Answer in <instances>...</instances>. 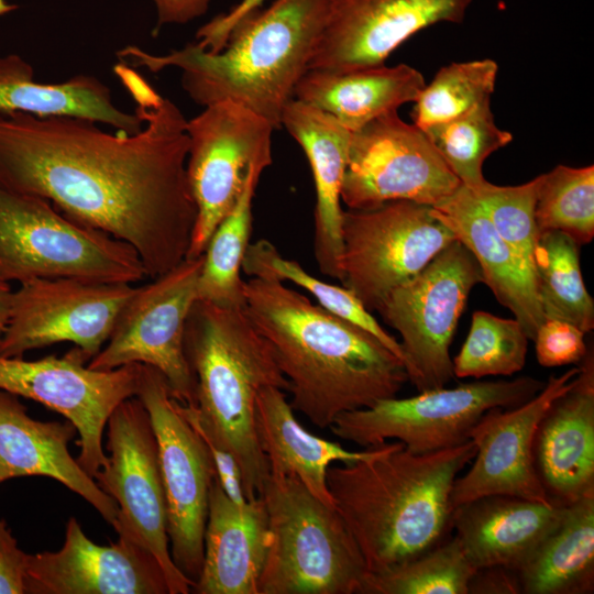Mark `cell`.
<instances>
[{"instance_id": "cell-1", "label": "cell", "mask_w": 594, "mask_h": 594, "mask_svg": "<svg viewBox=\"0 0 594 594\" xmlns=\"http://www.w3.org/2000/svg\"><path fill=\"white\" fill-rule=\"evenodd\" d=\"M113 72L142 129L109 133L79 117L0 112V186L130 244L154 278L186 258L196 222L187 119L134 67L120 62Z\"/></svg>"}, {"instance_id": "cell-2", "label": "cell", "mask_w": 594, "mask_h": 594, "mask_svg": "<svg viewBox=\"0 0 594 594\" xmlns=\"http://www.w3.org/2000/svg\"><path fill=\"white\" fill-rule=\"evenodd\" d=\"M245 308L288 382L290 406L329 428L348 411L397 396L402 360L375 337L271 277L244 280Z\"/></svg>"}, {"instance_id": "cell-3", "label": "cell", "mask_w": 594, "mask_h": 594, "mask_svg": "<svg viewBox=\"0 0 594 594\" xmlns=\"http://www.w3.org/2000/svg\"><path fill=\"white\" fill-rule=\"evenodd\" d=\"M474 455L471 440L425 454L396 441L377 446L366 459L330 465L328 490L369 573L402 564L443 540L451 528L454 481Z\"/></svg>"}, {"instance_id": "cell-4", "label": "cell", "mask_w": 594, "mask_h": 594, "mask_svg": "<svg viewBox=\"0 0 594 594\" xmlns=\"http://www.w3.org/2000/svg\"><path fill=\"white\" fill-rule=\"evenodd\" d=\"M327 9L328 0H276L239 21L217 53L190 43L165 55L133 45L117 55L152 73L178 68L183 89L197 105L232 101L279 129L295 87L308 70Z\"/></svg>"}, {"instance_id": "cell-5", "label": "cell", "mask_w": 594, "mask_h": 594, "mask_svg": "<svg viewBox=\"0 0 594 594\" xmlns=\"http://www.w3.org/2000/svg\"><path fill=\"white\" fill-rule=\"evenodd\" d=\"M184 344L196 382L197 416L232 451L246 498L255 501L271 475L256 431V398L267 387L287 392L288 382L245 306L197 299Z\"/></svg>"}, {"instance_id": "cell-6", "label": "cell", "mask_w": 594, "mask_h": 594, "mask_svg": "<svg viewBox=\"0 0 594 594\" xmlns=\"http://www.w3.org/2000/svg\"><path fill=\"white\" fill-rule=\"evenodd\" d=\"M258 497L270 531L258 594H359L367 569L336 506L293 476L271 474Z\"/></svg>"}, {"instance_id": "cell-7", "label": "cell", "mask_w": 594, "mask_h": 594, "mask_svg": "<svg viewBox=\"0 0 594 594\" xmlns=\"http://www.w3.org/2000/svg\"><path fill=\"white\" fill-rule=\"evenodd\" d=\"M146 276L128 243L84 226L48 200L0 186V278L72 277L132 284Z\"/></svg>"}, {"instance_id": "cell-8", "label": "cell", "mask_w": 594, "mask_h": 594, "mask_svg": "<svg viewBox=\"0 0 594 594\" xmlns=\"http://www.w3.org/2000/svg\"><path fill=\"white\" fill-rule=\"evenodd\" d=\"M544 382L532 376L480 381L381 399L373 406L341 414L332 433L363 448L396 440L416 454L431 453L470 440L472 429L490 409L513 408L536 396Z\"/></svg>"}, {"instance_id": "cell-9", "label": "cell", "mask_w": 594, "mask_h": 594, "mask_svg": "<svg viewBox=\"0 0 594 594\" xmlns=\"http://www.w3.org/2000/svg\"><path fill=\"white\" fill-rule=\"evenodd\" d=\"M482 282L475 257L455 240L377 308L400 336L408 380L418 392L443 387L454 377L450 345L469 295Z\"/></svg>"}, {"instance_id": "cell-10", "label": "cell", "mask_w": 594, "mask_h": 594, "mask_svg": "<svg viewBox=\"0 0 594 594\" xmlns=\"http://www.w3.org/2000/svg\"><path fill=\"white\" fill-rule=\"evenodd\" d=\"M188 185L197 208L186 258L204 254L219 223L231 212L254 170L272 165L273 125L232 101L205 107L186 125Z\"/></svg>"}, {"instance_id": "cell-11", "label": "cell", "mask_w": 594, "mask_h": 594, "mask_svg": "<svg viewBox=\"0 0 594 594\" xmlns=\"http://www.w3.org/2000/svg\"><path fill=\"white\" fill-rule=\"evenodd\" d=\"M341 283L369 311L457 240L431 206L393 200L343 210Z\"/></svg>"}, {"instance_id": "cell-12", "label": "cell", "mask_w": 594, "mask_h": 594, "mask_svg": "<svg viewBox=\"0 0 594 594\" xmlns=\"http://www.w3.org/2000/svg\"><path fill=\"white\" fill-rule=\"evenodd\" d=\"M106 465L94 477L119 508L118 536L147 549L158 561L169 594H188L194 583L172 560L167 509L156 436L138 397L122 402L107 422Z\"/></svg>"}, {"instance_id": "cell-13", "label": "cell", "mask_w": 594, "mask_h": 594, "mask_svg": "<svg viewBox=\"0 0 594 594\" xmlns=\"http://www.w3.org/2000/svg\"><path fill=\"white\" fill-rule=\"evenodd\" d=\"M204 254L184 258L142 287H136L121 311L108 341L87 363L112 370L140 363L165 377L172 396L196 406V382L185 354V328L197 288Z\"/></svg>"}, {"instance_id": "cell-14", "label": "cell", "mask_w": 594, "mask_h": 594, "mask_svg": "<svg viewBox=\"0 0 594 594\" xmlns=\"http://www.w3.org/2000/svg\"><path fill=\"white\" fill-rule=\"evenodd\" d=\"M136 397L150 415L157 440L170 557L195 585L202 566L209 491L217 477L216 469L207 446L178 410L160 371L142 364Z\"/></svg>"}, {"instance_id": "cell-15", "label": "cell", "mask_w": 594, "mask_h": 594, "mask_svg": "<svg viewBox=\"0 0 594 594\" xmlns=\"http://www.w3.org/2000/svg\"><path fill=\"white\" fill-rule=\"evenodd\" d=\"M86 363L76 346L63 356H0V389L41 403L70 421L79 435L77 462L95 477L108 460L102 447L108 419L122 402L136 397L142 364L95 370Z\"/></svg>"}, {"instance_id": "cell-16", "label": "cell", "mask_w": 594, "mask_h": 594, "mask_svg": "<svg viewBox=\"0 0 594 594\" xmlns=\"http://www.w3.org/2000/svg\"><path fill=\"white\" fill-rule=\"evenodd\" d=\"M461 185L427 135L397 111L352 132L341 187L349 209L365 210L393 200L436 206Z\"/></svg>"}, {"instance_id": "cell-17", "label": "cell", "mask_w": 594, "mask_h": 594, "mask_svg": "<svg viewBox=\"0 0 594 594\" xmlns=\"http://www.w3.org/2000/svg\"><path fill=\"white\" fill-rule=\"evenodd\" d=\"M136 287L72 277L35 278L13 290L0 356L69 342L89 362L106 344Z\"/></svg>"}, {"instance_id": "cell-18", "label": "cell", "mask_w": 594, "mask_h": 594, "mask_svg": "<svg viewBox=\"0 0 594 594\" xmlns=\"http://www.w3.org/2000/svg\"><path fill=\"white\" fill-rule=\"evenodd\" d=\"M579 371L576 365L559 376L552 375L528 402L513 408H492L481 417L470 435L475 447L473 464L457 477L451 491L452 512L487 495L551 503L536 473L534 438L546 410L571 386Z\"/></svg>"}, {"instance_id": "cell-19", "label": "cell", "mask_w": 594, "mask_h": 594, "mask_svg": "<svg viewBox=\"0 0 594 594\" xmlns=\"http://www.w3.org/2000/svg\"><path fill=\"white\" fill-rule=\"evenodd\" d=\"M473 0H328L308 69L331 73L382 66L402 43L439 23H461Z\"/></svg>"}, {"instance_id": "cell-20", "label": "cell", "mask_w": 594, "mask_h": 594, "mask_svg": "<svg viewBox=\"0 0 594 594\" xmlns=\"http://www.w3.org/2000/svg\"><path fill=\"white\" fill-rule=\"evenodd\" d=\"M25 594H169L162 566L128 537L100 546L75 517L57 551L29 553Z\"/></svg>"}, {"instance_id": "cell-21", "label": "cell", "mask_w": 594, "mask_h": 594, "mask_svg": "<svg viewBox=\"0 0 594 594\" xmlns=\"http://www.w3.org/2000/svg\"><path fill=\"white\" fill-rule=\"evenodd\" d=\"M571 386L540 419L532 446L537 476L551 503L594 495V358L587 351Z\"/></svg>"}, {"instance_id": "cell-22", "label": "cell", "mask_w": 594, "mask_h": 594, "mask_svg": "<svg viewBox=\"0 0 594 594\" xmlns=\"http://www.w3.org/2000/svg\"><path fill=\"white\" fill-rule=\"evenodd\" d=\"M76 433L68 420L32 418L19 396L0 389V484L24 476L51 477L82 497L116 530L117 503L68 450Z\"/></svg>"}, {"instance_id": "cell-23", "label": "cell", "mask_w": 594, "mask_h": 594, "mask_svg": "<svg viewBox=\"0 0 594 594\" xmlns=\"http://www.w3.org/2000/svg\"><path fill=\"white\" fill-rule=\"evenodd\" d=\"M268 541L262 498L237 505L216 477L209 491L202 566L191 592L258 594Z\"/></svg>"}, {"instance_id": "cell-24", "label": "cell", "mask_w": 594, "mask_h": 594, "mask_svg": "<svg viewBox=\"0 0 594 594\" xmlns=\"http://www.w3.org/2000/svg\"><path fill=\"white\" fill-rule=\"evenodd\" d=\"M564 509L554 503L487 495L457 506L451 528L476 569L517 571L558 525Z\"/></svg>"}, {"instance_id": "cell-25", "label": "cell", "mask_w": 594, "mask_h": 594, "mask_svg": "<svg viewBox=\"0 0 594 594\" xmlns=\"http://www.w3.org/2000/svg\"><path fill=\"white\" fill-rule=\"evenodd\" d=\"M282 127L302 147L316 188L314 255L320 272L341 280V187L352 132L333 117L293 99L282 116Z\"/></svg>"}, {"instance_id": "cell-26", "label": "cell", "mask_w": 594, "mask_h": 594, "mask_svg": "<svg viewBox=\"0 0 594 594\" xmlns=\"http://www.w3.org/2000/svg\"><path fill=\"white\" fill-rule=\"evenodd\" d=\"M432 208L457 240L475 257L482 273V283L513 312L532 341L544 316L529 266L497 233L466 186L461 184L450 197Z\"/></svg>"}, {"instance_id": "cell-27", "label": "cell", "mask_w": 594, "mask_h": 594, "mask_svg": "<svg viewBox=\"0 0 594 594\" xmlns=\"http://www.w3.org/2000/svg\"><path fill=\"white\" fill-rule=\"evenodd\" d=\"M425 85L424 76L406 64L349 73L308 69L295 87L294 99L355 132L375 118L415 101Z\"/></svg>"}, {"instance_id": "cell-28", "label": "cell", "mask_w": 594, "mask_h": 594, "mask_svg": "<svg viewBox=\"0 0 594 594\" xmlns=\"http://www.w3.org/2000/svg\"><path fill=\"white\" fill-rule=\"evenodd\" d=\"M255 422L270 473L298 479L315 496L332 506L327 485L330 465L366 459L377 449L350 451L338 442L310 433L296 419L285 392L277 387L264 388L258 394Z\"/></svg>"}, {"instance_id": "cell-29", "label": "cell", "mask_w": 594, "mask_h": 594, "mask_svg": "<svg viewBox=\"0 0 594 594\" xmlns=\"http://www.w3.org/2000/svg\"><path fill=\"white\" fill-rule=\"evenodd\" d=\"M0 112L72 116L103 123L128 134L139 132L142 118L118 108L98 78L77 75L63 82H37L32 66L15 54L0 56Z\"/></svg>"}, {"instance_id": "cell-30", "label": "cell", "mask_w": 594, "mask_h": 594, "mask_svg": "<svg viewBox=\"0 0 594 594\" xmlns=\"http://www.w3.org/2000/svg\"><path fill=\"white\" fill-rule=\"evenodd\" d=\"M524 594L594 590V495L565 506L558 525L516 571Z\"/></svg>"}, {"instance_id": "cell-31", "label": "cell", "mask_w": 594, "mask_h": 594, "mask_svg": "<svg viewBox=\"0 0 594 594\" xmlns=\"http://www.w3.org/2000/svg\"><path fill=\"white\" fill-rule=\"evenodd\" d=\"M579 248L561 231L542 232L535 252L534 276L544 318L568 321L587 333L594 328V301L583 280Z\"/></svg>"}, {"instance_id": "cell-32", "label": "cell", "mask_w": 594, "mask_h": 594, "mask_svg": "<svg viewBox=\"0 0 594 594\" xmlns=\"http://www.w3.org/2000/svg\"><path fill=\"white\" fill-rule=\"evenodd\" d=\"M262 173L253 172L239 201L216 228L206 246L198 278L199 300L223 307L245 306L244 280L240 273L250 244L252 202Z\"/></svg>"}, {"instance_id": "cell-33", "label": "cell", "mask_w": 594, "mask_h": 594, "mask_svg": "<svg viewBox=\"0 0 594 594\" xmlns=\"http://www.w3.org/2000/svg\"><path fill=\"white\" fill-rule=\"evenodd\" d=\"M242 271L249 277L276 278L304 288L324 310L367 331L404 363L399 342L378 323L353 292L312 276L297 261L284 257L270 241L258 240L249 244Z\"/></svg>"}, {"instance_id": "cell-34", "label": "cell", "mask_w": 594, "mask_h": 594, "mask_svg": "<svg viewBox=\"0 0 594 594\" xmlns=\"http://www.w3.org/2000/svg\"><path fill=\"white\" fill-rule=\"evenodd\" d=\"M475 571L453 536L384 572H367L359 594H469Z\"/></svg>"}, {"instance_id": "cell-35", "label": "cell", "mask_w": 594, "mask_h": 594, "mask_svg": "<svg viewBox=\"0 0 594 594\" xmlns=\"http://www.w3.org/2000/svg\"><path fill=\"white\" fill-rule=\"evenodd\" d=\"M497 63L491 58L451 63L425 85L414 101V124L420 130L464 117L491 101Z\"/></svg>"}, {"instance_id": "cell-36", "label": "cell", "mask_w": 594, "mask_h": 594, "mask_svg": "<svg viewBox=\"0 0 594 594\" xmlns=\"http://www.w3.org/2000/svg\"><path fill=\"white\" fill-rule=\"evenodd\" d=\"M538 233L561 231L579 245L594 237V166L558 165L539 175L535 206Z\"/></svg>"}, {"instance_id": "cell-37", "label": "cell", "mask_w": 594, "mask_h": 594, "mask_svg": "<svg viewBox=\"0 0 594 594\" xmlns=\"http://www.w3.org/2000/svg\"><path fill=\"white\" fill-rule=\"evenodd\" d=\"M422 131L461 184L470 189L486 180L484 161L513 140L512 133L496 125L491 101L464 117Z\"/></svg>"}, {"instance_id": "cell-38", "label": "cell", "mask_w": 594, "mask_h": 594, "mask_svg": "<svg viewBox=\"0 0 594 594\" xmlns=\"http://www.w3.org/2000/svg\"><path fill=\"white\" fill-rule=\"evenodd\" d=\"M529 341L515 318L474 311L469 334L452 360L453 374L459 378L512 376L525 366Z\"/></svg>"}, {"instance_id": "cell-39", "label": "cell", "mask_w": 594, "mask_h": 594, "mask_svg": "<svg viewBox=\"0 0 594 594\" xmlns=\"http://www.w3.org/2000/svg\"><path fill=\"white\" fill-rule=\"evenodd\" d=\"M539 176L518 186H496L487 180L470 189L497 233L524 260L534 273L538 243L535 206Z\"/></svg>"}, {"instance_id": "cell-40", "label": "cell", "mask_w": 594, "mask_h": 594, "mask_svg": "<svg viewBox=\"0 0 594 594\" xmlns=\"http://www.w3.org/2000/svg\"><path fill=\"white\" fill-rule=\"evenodd\" d=\"M584 334L568 321L544 318L532 340L538 363L544 367L579 364L588 351Z\"/></svg>"}, {"instance_id": "cell-41", "label": "cell", "mask_w": 594, "mask_h": 594, "mask_svg": "<svg viewBox=\"0 0 594 594\" xmlns=\"http://www.w3.org/2000/svg\"><path fill=\"white\" fill-rule=\"evenodd\" d=\"M177 407L207 446L223 492L237 505L248 504L250 501L245 495L242 471L232 451L199 420L195 406L177 402Z\"/></svg>"}, {"instance_id": "cell-42", "label": "cell", "mask_w": 594, "mask_h": 594, "mask_svg": "<svg viewBox=\"0 0 594 594\" xmlns=\"http://www.w3.org/2000/svg\"><path fill=\"white\" fill-rule=\"evenodd\" d=\"M29 553L18 546L6 520L0 518V594H25Z\"/></svg>"}, {"instance_id": "cell-43", "label": "cell", "mask_w": 594, "mask_h": 594, "mask_svg": "<svg viewBox=\"0 0 594 594\" xmlns=\"http://www.w3.org/2000/svg\"><path fill=\"white\" fill-rule=\"evenodd\" d=\"M263 1L242 0L230 12L217 15L198 30L196 43L211 53L221 51L234 25L248 14L258 10Z\"/></svg>"}, {"instance_id": "cell-44", "label": "cell", "mask_w": 594, "mask_h": 594, "mask_svg": "<svg viewBox=\"0 0 594 594\" xmlns=\"http://www.w3.org/2000/svg\"><path fill=\"white\" fill-rule=\"evenodd\" d=\"M517 572L505 566L476 569L469 584V594H519Z\"/></svg>"}, {"instance_id": "cell-45", "label": "cell", "mask_w": 594, "mask_h": 594, "mask_svg": "<svg viewBox=\"0 0 594 594\" xmlns=\"http://www.w3.org/2000/svg\"><path fill=\"white\" fill-rule=\"evenodd\" d=\"M156 7L155 32L165 24H184L204 15L211 0H152Z\"/></svg>"}, {"instance_id": "cell-46", "label": "cell", "mask_w": 594, "mask_h": 594, "mask_svg": "<svg viewBox=\"0 0 594 594\" xmlns=\"http://www.w3.org/2000/svg\"><path fill=\"white\" fill-rule=\"evenodd\" d=\"M12 294L9 282L0 278V340L9 320Z\"/></svg>"}, {"instance_id": "cell-47", "label": "cell", "mask_w": 594, "mask_h": 594, "mask_svg": "<svg viewBox=\"0 0 594 594\" xmlns=\"http://www.w3.org/2000/svg\"><path fill=\"white\" fill-rule=\"evenodd\" d=\"M18 7L15 4H11L8 2V0H0V15L7 14L13 10H15Z\"/></svg>"}]
</instances>
